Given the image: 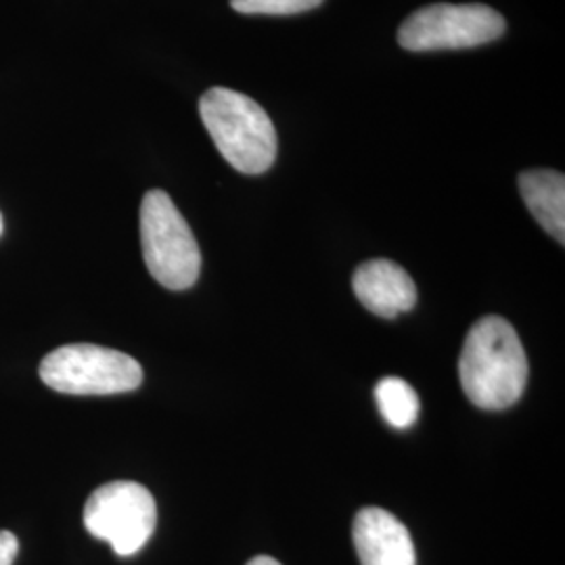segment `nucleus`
<instances>
[{"label": "nucleus", "instance_id": "obj_1", "mask_svg": "<svg viewBox=\"0 0 565 565\" xmlns=\"http://www.w3.org/2000/svg\"><path fill=\"white\" fill-rule=\"evenodd\" d=\"M459 377L469 403L484 411L518 403L527 384V359L513 324L501 317L473 324L465 338Z\"/></svg>", "mask_w": 565, "mask_h": 565}, {"label": "nucleus", "instance_id": "obj_2", "mask_svg": "<svg viewBox=\"0 0 565 565\" xmlns=\"http://www.w3.org/2000/svg\"><path fill=\"white\" fill-rule=\"evenodd\" d=\"M200 116L216 149L242 174H263L277 160V130L260 103L214 86L200 99Z\"/></svg>", "mask_w": 565, "mask_h": 565}, {"label": "nucleus", "instance_id": "obj_3", "mask_svg": "<svg viewBox=\"0 0 565 565\" xmlns=\"http://www.w3.org/2000/svg\"><path fill=\"white\" fill-rule=\"evenodd\" d=\"M142 258L149 275L166 289L193 287L202 273V252L172 198L153 189L141 203Z\"/></svg>", "mask_w": 565, "mask_h": 565}, {"label": "nucleus", "instance_id": "obj_4", "mask_svg": "<svg viewBox=\"0 0 565 565\" xmlns=\"http://www.w3.org/2000/svg\"><path fill=\"white\" fill-rule=\"evenodd\" d=\"M42 384L70 396H111L142 384V366L120 350L70 343L42 359Z\"/></svg>", "mask_w": 565, "mask_h": 565}, {"label": "nucleus", "instance_id": "obj_5", "mask_svg": "<svg viewBox=\"0 0 565 565\" xmlns=\"http://www.w3.org/2000/svg\"><path fill=\"white\" fill-rule=\"evenodd\" d=\"M505 30V18L488 4L438 2L403 21L398 44L413 53L459 51L497 41Z\"/></svg>", "mask_w": 565, "mask_h": 565}, {"label": "nucleus", "instance_id": "obj_6", "mask_svg": "<svg viewBox=\"0 0 565 565\" xmlns=\"http://www.w3.org/2000/svg\"><path fill=\"white\" fill-rule=\"evenodd\" d=\"M82 518L95 539L109 543L120 557H130L153 536L158 507L145 486L118 480L99 486L88 497Z\"/></svg>", "mask_w": 565, "mask_h": 565}, {"label": "nucleus", "instance_id": "obj_7", "mask_svg": "<svg viewBox=\"0 0 565 565\" xmlns=\"http://www.w3.org/2000/svg\"><path fill=\"white\" fill-rule=\"evenodd\" d=\"M361 565H417L415 545L406 525L380 507H364L352 527Z\"/></svg>", "mask_w": 565, "mask_h": 565}, {"label": "nucleus", "instance_id": "obj_8", "mask_svg": "<svg viewBox=\"0 0 565 565\" xmlns=\"http://www.w3.org/2000/svg\"><path fill=\"white\" fill-rule=\"evenodd\" d=\"M354 296L382 319H396L417 303V287L411 275L392 260H369L354 270Z\"/></svg>", "mask_w": 565, "mask_h": 565}, {"label": "nucleus", "instance_id": "obj_9", "mask_svg": "<svg viewBox=\"0 0 565 565\" xmlns=\"http://www.w3.org/2000/svg\"><path fill=\"white\" fill-rule=\"evenodd\" d=\"M520 193L546 233L565 243V177L557 170H525L518 179Z\"/></svg>", "mask_w": 565, "mask_h": 565}, {"label": "nucleus", "instance_id": "obj_10", "mask_svg": "<svg viewBox=\"0 0 565 565\" xmlns=\"http://www.w3.org/2000/svg\"><path fill=\"white\" fill-rule=\"evenodd\" d=\"M375 401L382 417L396 429L411 427L422 411L417 392L401 377H385L375 385Z\"/></svg>", "mask_w": 565, "mask_h": 565}, {"label": "nucleus", "instance_id": "obj_11", "mask_svg": "<svg viewBox=\"0 0 565 565\" xmlns=\"http://www.w3.org/2000/svg\"><path fill=\"white\" fill-rule=\"evenodd\" d=\"M324 0H231L243 15H296L321 7Z\"/></svg>", "mask_w": 565, "mask_h": 565}, {"label": "nucleus", "instance_id": "obj_12", "mask_svg": "<svg viewBox=\"0 0 565 565\" xmlns=\"http://www.w3.org/2000/svg\"><path fill=\"white\" fill-rule=\"evenodd\" d=\"M20 553V541L13 532L0 530V565H13Z\"/></svg>", "mask_w": 565, "mask_h": 565}, {"label": "nucleus", "instance_id": "obj_13", "mask_svg": "<svg viewBox=\"0 0 565 565\" xmlns=\"http://www.w3.org/2000/svg\"><path fill=\"white\" fill-rule=\"evenodd\" d=\"M247 565H281L277 559H273V557H268V555H258V557H254L252 562Z\"/></svg>", "mask_w": 565, "mask_h": 565}, {"label": "nucleus", "instance_id": "obj_14", "mask_svg": "<svg viewBox=\"0 0 565 565\" xmlns=\"http://www.w3.org/2000/svg\"><path fill=\"white\" fill-rule=\"evenodd\" d=\"M0 235H2V216H0Z\"/></svg>", "mask_w": 565, "mask_h": 565}]
</instances>
